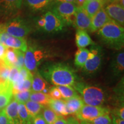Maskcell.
Masks as SVG:
<instances>
[{
  "label": "cell",
  "mask_w": 124,
  "mask_h": 124,
  "mask_svg": "<svg viewBox=\"0 0 124 124\" xmlns=\"http://www.w3.org/2000/svg\"><path fill=\"white\" fill-rule=\"evenodd\" d=\"M46 80L54 85L74 86L76 75L73 70L63 63L49 65L41 71Z\"/></svg>",
  "instance_id": "cell-1"
},
{
  "label": "cell",
  "mask_w": 124,
  "mask_h": 124,
  "mask_svg": "<svg viewBox=\"0 0 124 124\" xmlns=\"http://www.w3.org/2000/svg\"><path fill=\"white\" fill-rule=\"evenodd\" d=\"M98 35L103 41L112 47L121 48L124 46L123 27L111 20L98 31Z\"/></svg>",
  "instance_id": "cell-2"
},
{
  "label": "cell",
  "mask_w": 124,
  "mask_h": 124,
  "mask_svg": "<svg viewBox=\"0 0 124 124\" xmlns=\"http://www.w3.org/2000/svg\"><path fill=\"white\" fill-rule=\"evenodd\" d=\"M74 87L81 94L82 100L86 105L101 106L105 101L104 93L98 87L87 86L82 83H76Z\"/></svg>",
  "instance_id": "cell-3"
},
{
  "label": "cell",
  "mask_w": 124,
  "mask_h": 124,
  "mask_svg": "<svg viewBox=\"0 0 124 124\" xmlns=\"http://www.w3.org/2000/svg\"><path fill=\"white\" fill-rule=\"evenodd\" d=\"M51 7L52 12L59 16L65 25H74L77 5L71 2H55Z\"/></svg>",
  "instance_id": "cell-4"
},
{
  "label": "cell",
  "mask_w": 124,
  "mask_h": 124,
  "mask_svg": "<svg viewBox=\"0 0 124 124\" xmlns=\"http://www.w3.org/2000/svg\"><path fill=\"white\" fill-rule=\"evenodd\" d=\"M44 56L45 54L42 49L36 46H29L24 55V67L34 74Z\"/></svg>",
  "instance_id": "cell-5"
},
{
  "label": "cell",
  "mask_w": 124,
  "mask_h": 124,
  "mask_svg": "<svg viewBox=\"0 0 124 124\" xmlns=\"http://www.w3.org/2000/svg\"><path fill=\"white\" fill-rule=\"evenodd\" d=\"M3 29L8 35L20 38H24L31 31L28 25L20 18H15L7 24H3Z\"/></svg>",
  "instance_id": "cell-6"
},
{
  "label": "cell",
  "mask_w": 124,
  "mask_h": 124,
  "mask_svg": "<svg viewBox=\"0 0 124 124\" xmlns=\"http://www.w3.org/2000/svg\"><path fill=\"white\" fill-rule=\"evenodd\" d=\"M109 114L108 108L98 106L84 105L76 115L81 121L90 122L99 116Z\"/></svg>",
  "instance_id": "cell-7"
},
{
  "label": "cell",
  "mask_w": 124,
  "mask_h": 124,
  "mask_svg": "<svg viewBox=\"0 0 124 124\" xmlns=\"http://www.w3.org/2000/svg\"><path fill=\"white\" fill-rule=\"evenodd\" d=\"M102 54L98 46H94L90 51L88 59L83 67L86 73L91 74L98 70L101 64Z\"/></svg>",
  "instance_id": "cell-8"
},
{
  "label": "cell",
  "mask_w": 124,
  "mask_h": 124,
  "mask_svg": "<svg viewBox=\"0 0 124 124\" xmlns=\"http://www.w3.org/2000/svg\"><path fill=\"white\" fill-rule=\"evenodd\" d=\"M0 43L5 47L20 50L24 52L28 48L27 41L24 38L12 36L4 31L0 33Z\"/></svg>",
  "instance_id": "cell-9"
},
{
  "label": "cell",
  "mask_w": 124,
  "mask_h": 124,
  "mask_svg": "<svg viewBox=\"0 0 124 124\" xmlns=\"http://www.w3.org/2000/svg\"><path fill=\"white\" fill-rule=\"evenodd\" d=\"M44 17L46 24L43 29L47 32H56L62 31L65 25L63 20L52 11H48L45 14Z\"/></svg>",
  "instance_id": "cell-10"
},
{
  "label": "cell",
  "mask_w": 124,
  "mask_h": 124,
  "mask_svg": "<svg viewBox=\"0 0 124 124\" xmlns=\"http://www.w3.org/2000/svg\"><path fill=\"white\" fill-rule=\"evenodd\" d=\"M108 16L113 21L123 27L124 24V8L118 3H111L105 9Z\"/></svg>",
  "instance_id": "cell-11"
},
{
  "label": "cell",
  "mask_w": 124,
  "mask_h": 124,
  "mask_svg": "<svg viewBox=\"0 0 124 124\" xmlns=\"http://www.w3.org/2000/svg\"><path fill=\"white\" fill-rule=\"evenodd\" d=\"M91 23V18L83 8L78 7L75 12V20L74 25L78 29L86 31V30H90Z\"/></svg>",
  "instance_id": "cell-12"
},
{
  "label": "cell",
  "mask_w": 124,
  "mask_h": 124,
  "mask_svg": "<svg viewBox=\"0 0 124 124\" xmlns=\"http://www.w3.org/2000/svg\"><path fill=\"white\" fill-rule=\"evenodd\" d=\"M23 0H0V15H12L20 10Z\"/></svg>",
  "instance_id": "cell-13"
},
{
  "label": "cell",
  "mask_w": 124,
  "mask_h": 124,
  "mask_svg": "<svg viewBox=\"0 0 124 124\" xmlns=\"http://www.w3.org/2000/svg\"><path fill=\"white\" fill-rule=\"evenodd\" d=\"M111 19L108 16L105 9L102 8L95 14L91 18V26L90 31L91 32L98 31L102 28L105 24L111 21Z\"/></svg>",
  "instance_id": "cell-14"
},
{
  "label": "cell",
  "mask_w": 124,
  "mask_h": 124,
  "mask_svg": "<svg viewBox=\"0 0 124 124\" xmlns=\"http://www.w3.org/2000/svg\"><path fill=\"white\" fill-rule=\"evenodd\" d=\"M64 101L68 115L71 114L76 116L85 105L82 98L79 95L67 99Z\"/></svg>",
  "instance_id": "cell-15"
},
{
  "label": "cell",
  "mask_w": 124,
  "mask_h": 124,
  "mask_svg": "<svg viewBox=\"0 0 124 124\" xmlns=\"http://www.w3.org/2000/svg\"><path fill=\"white\" fill-rule=\"evenodd\" d=\"M18 102L15 99H13L4 108L9 121L15 124H21L18 115Z\"/></svg>",
  "instance_id": "cell-16"
},
{
  "label": "cell",
  "mask_w": 124,
  "mask_h": 124,
  "mask_svg": "<svg viewBox=\"0 0 124 124\" xmlns=\"http://www.w3.org/2000/svg\"><path fill=\"white\" fill-rule=\"evenodd\" d=\"M106 1L105 0H95L91 1H86L82 7L83 9L89 15L91 18L99 12L101 9L103 8Z\"/></svg>",
  "instance_id": "cell-17"
},
{
  "label": "cell",
  "mask_w": 124,
  "mask_h": 124,
  "mask_svg": "<svg viewBox=\"0 0 124 124\" xmlns=\"http://www.w3.org/2000/svg\"><path fill=\"white\" fill-rule=\"evenodd\" d=\"M76 44L79 48H85L91 44H94L86 31L78 29L75 35Z\"/></svg>",
  "instance_id": "cell-18"
},
{
  "label": "cell",
  "mask_w": 124,
  "mask_h": 124,
  "mask_svg": "<svg viewBox=\"0 0 124 124\" xmlns=\"http://www.w3.org/2000/svg\"><path fill=\"white\" fill-rule=\"evenodd\" d=\"M49 87L48 84L43 78L42 75L36 71L33 75L31 91L33 92H42L43 90Z\"/></svg>",
  "instance_id": "cell-19"
},
{
  "label": "cell",
  "mask_w": 124,
  "mask_h": 124,
  "mask_svg": "<svg viewBox=\"0 0 124 124\" xmlns=\"http://www.w3.org/2000/svg\"><path fill=\"white\" fill-rule=\"evenodd\" d=\"M55 0H25V3L33 10H41L52 6Z\"/></svg>",
  "instance_id": "cell-20"
},
{
  "label": "cell",
  "mask_w": 124,
  "mask_h": 124,
  "mask_svg": "<svg viewBox=\"0 0 124 124\" xmlns=\"http://www.w3.org/2000/svg\"><path fill=\"white\" fill-rule=\"evenodd\" d=\"M48 106L58 116L63 117L68 116L64 100H54L51 98Z\"/></svg>",
  "instance_id": "cell-21"
},
{
  "label": "cell",
  "mask_w": 124,
  "mask_h": 124,
  "mask_svg": "<svg viewBox=\"0 0 124 124\" xmlns=\"http://www.w3.org/2000/svg\"><path fill=\"white\" fill-rule=\"evenodd\" d=\"M51 98L48 94H44L42 92H31L29 100L36 102L44 106H48Z\"/></svg>",
  "instance_id": "cell-22"
},
{
  "label": "cell",
  "mask_w": 124,
  "mask_h": 124,
  "mask_svg": "<svg viewBox=\"0 0 124 124\" xmlns=\"http://www.w3.org/2000/svg\"><path fill=\"white\" fill-rule=\"evenodd\" d=\"M90 51L86 48H79L76 52L75 55V66L78 67L83 68L88 59Z\"/></svg>",
  "instance_id": "cell-23"
},
{
  "label": "cell",
  "mask_w": 124,
  "mask_h": 124,
  "mask_svg": "<svg viewBox=\"0 0 124 124\" xmlns=\"http://www.w3.org/2000/svg\"><path fill=\"white\" fill-rule=\"evenodd\" d=\"M17 49L9 47L6 48L5 53L2 59L5 64L9 67H14L17 62Z\"/></svg>",
  "instance_id": "cell-24"
},
{
  "label": "cell",
  "mask_w": 124,
  "mask_h": 124,
  "mask_svg": "<svg viewBox=\"0 0 124 124\" xmlns=\"http://www.w3.org/2000/svg\"><path fill=\"white\" fill-rule=\"evenodd\" d=\"M12 88L0 89V110H2L11 101L13 97Z\"/></svg>",
  "instance_id": "cell-25"
},
{
  "label": "cell",
  "mask_w": 124,
  "mask_h": 124,
  "mask_svg": "<svg viewBox=\"0 0 124 124\" xmlns=\"http://www.w3.org/2000/svg\"><path fill=\"white\" fill-rule=\"evenodd\" d=\"M27 110L28 112L29 116L31 118L35 117V116L40 114L41 111L43 110V108L45 106L39 104V103H36V102H33L32 101H28L25 103Z\"/></svg>",
  "instance_id": "cell-26"
},
{
  "label": "cell",
  "mask_w": 124,
  "mask_h": 124,
  "mask_svg": "<svg viewBox=\"0 0 124 124\" xmlns=\"http://www.w3.org/2000/svg\"><path fill=\"white\" fill-rule=\"evenodd\" d=\"M18 115L21 124H30L32 118L29 116L24 103H18Z\"/></svg>",
  "instance_id": "cell-27"
},
{
  "label": "cell",
  "mask_w": 124,
  "mask_h": 124,
  "mask_svg": "<svg viewBox=\"0 0 124 124\" xmlns=\"http://www.w3.org/2000/svg\"><path fill=\"white\" fill-rule=\"evenodd\" d=\"M56 87L59 90L62 98H64L65 100L78 95L75 90L71 86H58Z\"/></svg>",
  "instance_id": "cell-28"
},
{
  "label": "cell",
  "mask_w": 124,
  "mask_h": 124,
  "mask_svg": "<svg viewBox=\"0 0 124 124\" xmlns=\"http://www.w3.org/2000/svg\"><path fill=\"white\" fill-rule=\"evenodd\" d=\"M42 116L47 124H53L59 116L48 107H44L43 110Z\"/></svg>",
  "instance_id": "cell-29"
},
{
  "label": "cell",
  "mask_w": 124,
  "mask_h": 124,
  "mask_svg": "<svg viewBox=\"0 0 124 124\" xmlns=\"http://www.w3.org/2000/svg\"><path fill=\"white\" fill-rule=\"evenodd\" d=\"M31 90H26L18 91L17 93H16L13 94L14 99L18 103H25L28 101L29 100Z\"/></svg>",
  "instance_id": "cell-30"
},
{
  "label": "cell",
  "mask_w": 124,
  "mask_h": 124,
  "mask_svg": "<svg viewBox=\"0 0 124 124\" xmlns=\"http://www.w3.org/2000/svg\"><path fill=\"white\" fill-rule=\"evenodd\" d=\"M124 69V53L121 52L118 54L114 63V70L117 73L122 72Z\"/></svg>",
  "instance_id": "cell-31"
},
{
  "label": "cell",
  "mask_w": 124,
  "mask_h": 124,
  "mask_svg": "<svg viewBox=\"0 0 124 124\" xmlns=\"http://www.w3.org/2000/svg\"><path fill=\"white\" fill-rule=\"evenodd\" d=\"M90 122L93 124H112V120L109 114L99 116Z\"/></svg>",
  "instance_id": "cell-32"
},
{
  "label": "cell",
  "mask_w": 124,
  "mask_h": 124,
  "mask_svg": "<svg viewBox=\"0 0 124 124\" xmlns=\"http://www.w3.org/2000/svg\"><path fill=\"white\" fill-rule=\"evenodd\" d=\"M17 62L15 65V67H16L18 70L24 67V52L20 51L17 50Z\"/></svg>",
  "instance_id": "cell-33"
},
{
  "label": "cell",
  "mask_w": 124,
  "mask_h": 124,
  "mask_svg": "<svg viewBox=\"0 0 124 124\" xmlns=\"http://www.w3.org/2000/svg\"><path fill=\"white\" fill-rule=\"evenodd\" d=\"M19 76V70L15 67H11L9 75V81L12 85Z\"/></svg>",
  "instance_id": "cell-34"
},
{
  "label": "cell",
  "mask_w": 124,
  "mask_h": 124,
  "mask_svg": "<svg viewBox=\"0 0 124 124\" xmlns=\"http://www.w3.org/2000/svg\"><path fill=\"white\" fill-rule=\"evenodd\" d=\"M48 95L51 99L54 100H61L62 97L57 87H52L49 89Z\"/></svg>",
  "instance_id": "cell-35"
},
{
  "label": "cell",
  "mask_w": 124,
  "mask_h": 124,
  "mask_svg": "<svg viewBox=\"0 0 124 124\" xmlns=\"http://www.w3.org/2000/svg\"><path fill=\"white\" fill-rule=\"evenodd\" d=\"M32 80H33V77L28 78L24 80L22 86L21 87L20 91H26V90H31V86H32Z\"/></svg>",
  "instance_id": "cell-36"
},
{
  "label": "cell",
  "mask_w": 124,
  "mask_h": 124,
  "mask_svg": "<svg viewBox=\"0 0 124 124\" xmlns=\"http://www.w3.org/2000/svg\"><path fill=\"white\" fill-rule=\"evenodd\" d=\"M30 124H47L44 118H43L42 114H40L35 117L32 118Z\"/></svg>",
  "instance_id": "cell-37"
},
{
  "label": "cell",
  "mask_w": 124,
  "mask_h": 124,
  "mask_svg": "<svg viewBox=\"0 0 124 124\" xmlns=\"http://www.w3.org/2000/svg\"><path fill=\"white\" fill-rule=\"evenodd\" d=\"M9 120L6 116L4 109L0 111V124H8Z\"/></svg>",
  "instance_id": "cell-38"
},
{
  "label": "cell",
  "mask_w": 124,
  "mask_h": 124,
  "mask_svg": "<svg viewBox=\"0 0 124 124\" xmlns=\"http://www.w3.org/2000/svg\"><path fill=\"white\" fill-rule=\"evenodd\" d=\"M112 124H124V120L115 115L112 116Z\"/></svg>",
  "instance_id": "cell-39"
},
{
  "label": "cell",
  "mask_w": 124,
  "mask_h": 124,
  "mask_svg": "<svg viewBox=\"0 0 124 124\" xmlns=\"http://www.w3.org/2000/svg\"><path fill=\"white\" fill-rule=\"evenodd\" d=\"M114 115L117 116V117L121 118V119H123L124 120V106H122V108H118L117 109V111H116V113Z\"/></svg>",
  "instance_id": "cell-40"
},
{
  "label": "cell",
  "mask_w": 124,
  "mask_h": 124,
  "mask_svg": "<svg viewBox=\"0 0 124 124\" xmlns=\"http://www.w3.org/2000/svg\"><path fill=\"white\" fill-rule=\"evenodd\" d=\"M66 121L67 120H66L64 117H63V116H58L56 120L52 124H65L66 122Z\"/></svg>",
  "instance_id": "cell-41"
},
{
  "label": "cell",
  "mask_w": 124,
  "mask_h": 124,
  "mask_svg": "<svg viewBox=\"0 0 124 124\" xmlns=\"http://www.w3.org/2000/svg\"><path fill=\"white\" fill-rule=\"evenodd\" d=\"M6 48L4 46L0 43V59H3L4 58Z\"/></svg>",
  "instance_id": "cell-42"
},
{
  "label": "cell",
  "mask_w": 124,
  "mask_h": 124,
  "mask_svg": "<svg viewBox=\"0 0 124 124\" xmlns=\"http://www.w3.org/2000/svg\"><path fill=\"white\" fill-rule=\"evenodd\" d=\"M38 25L40 27L43 28L44 27L45 24H46V20H45L44 17H42L40 19L38 20Z\"/></svg>",
  "instance_id": "cell-43"
},
{
  "label": "cell",
  "mask_w": 124,
  "mask_h": 124,
  "mask_svg": "<svg viewBox=\"0 0 124 124\" xmlns=\"http://www.w3.org/2000/svg\"><path fill=\"white\" fill-rule=\"evenodd\" d=\"M86 2L85 0H76L75 4L77 5V7H82L83 6V5Z\"/></svg>",
  "instance_id": "cell-44"
},
{
  "label": "cell",
  "mask_w": 124,
  "mask_h": 124,
  "mask_svg": "<svg viewBox=\"0 0 124 124\" xmlns=\"http://www.w3.org/2000/svg\"><path fill=\"white\" fill-rule=\"evenodd\" d=\"M55 2H71L74 3L75 4L76 0H55Z\"/></svg>",
  "instance_id": "cell-45"
},
{
  "label": "cell",
  "mask_w": 124,
  "mask_h": 124,
  "mask_svg": "<svg viewBox=\"0 0 124 124\" xmlns=\"http://www.w3.org/2000/svg\"><path fill=\"white\" fill-rule=\"evenodd\" d=\"M74 117H69L66 121V122L65 124H73V121H74Z\"/></svg>",
  "instance_id": "cell-46"
},
{
  "label": "cell",
  "mask_w": 124,
  "mask_h": 124,
  "mask_svg": "<svg viewBox=\"0 0 124 124\" xmlns=\"http://www.w3.org/2000/svg\"><path fill=\"white\" fill-rule=\"evenodd\" d=\"M108 1L111 3H118L119 0H105V1Z\"/></svg>",
  "instance_id": "cell-47"
},
{
  "label": "cell",
  "mask_w": 124,
  "mask_h": 124,
  "mask_svg": "<svg viewBox=\"0 0 124 124\" xmlns=\"http://www.w3.org/2000/svg\"><path fill=\"white\" fill-rule=\"evenodd\" d=\"M73 124H80V122H79V121L76 119L75 118H74V121H73Z\"/></svg>",
  "instance_id": "cell-48"
},
{
  "label": "cell",
  "mask_w": 124,
  "mask_h": 124,
  "mask_svg": "<svg viewBox=\"0 0 124 124\" xmlns=\"http://www.w3.org/2000/svg\"><path fill=\"white\" fill-rule=\"evenodd\" d=\"M80 124H93L91 123L90 122H88V121H81Z\"/></svg>",
  "instance_id": "cell-49"
},
{
  "label": "cell",
  "mask_w": 124,
  "mask_h": 124,
  "mask_svg": "<svg viewBox=\"0 0 124 124\" xmlns=\"http://www.w3.org/2000/svg\"><path fill=\"white\" fill-rule=\"evenodd\" d=\"M4 31V29H3V24H0V33Z\"/></svg>",
  "instance_id": "cell-50"
},
{
  "label": "cell",
  "mask_w": 124,
  "mask_h": 124,
  "mask_svg": "<svg viewBox=\"0 0 124 124\" xmlns=\"http://www.w3.org/2000/svg\"><path fill=\"white\" fill-rule=\"evenodd\" d=\"M86 1H95V0H85Z\"/></svg>",
  "instance_id": "cell-51"
},
{
  "label": "cell",
  "mask_w": 124,
  "mask_h": 124,
  "mask_svg": "<svg viewBox=\"0 0 124 124\" xmlns=\"http://www.w3.org/2000/svg\"><path fill=\"white\" fill-rule=\"evenodd\" d=\"M8 124H13V123H12V122H10L9 121Z\"/></svg>",
  "instance_id": "cell-52"
}]
</instances>
